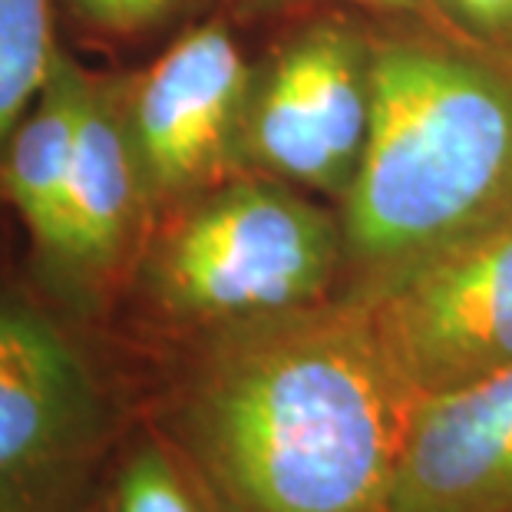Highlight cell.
<instances>
[{
    "label": "cell",
    "mask_w": 512,
    "mask_h": 512,
    "mask_svg": "<svg viewBox=\"0 0 512 512\" xmlns=\"http://www.w3.org/2000/svg\"><path fill=\"white\" fill-rule=\"evenodd\" d=\"M143 410L225 512H387L417 397L364 301L133 351Z\"/></svg>",
    "instance_id": "6da1fadb"
},
{
    "label": "cell",
    "mask_w": 512,
    "mask_h": 512,
    "mask_svg": "<svg viewBox=\"0 0 512 512\" xmlns=\"http://www.w3.org/2000/svg\"><path fill=\"white\" fill-rule=\"evenodd\" d=\"M123 119L152 222L242 169L252 60L222 17L185 27L143 70L119 73Z\"/></svg>",
    "instance_id": "8992f818"
},
{
    "label": "cell",
    "mask_w": 512,
    "mask_h": 512,
    "mask_svg": "<svg viewBox=\"0 0 512 512\" xmlns=\"http://www.w3.org/2000/svg\"><path fill=\"white\" fill-rule=\"evenodd\" d=\"M83 512H225L182 446L139 410L96 479Z\"/></svg>",
    "instance_id": "8fae6325"
},
{
    "label": "cell",
    "mask_w": 512,
    "mask_h": 512,
    "mask_svg": "<svg viewBox=\"0 0 512 512\" xmlns=\"http://www.w3.org/2000/svg\"><path fill=\"white\" fill-rule=\"evenodd\" d=\"M341 285V212L298 185L238 172L152 222L110 331L129 351H152L311 308Z\"/></svg>",
    "instance_id": "3957f363"
},
{
    "label": "cell",
    "mask_w": 512,
    "mask_h": 512,
    "mask_svg": "<svg viewBox=\"0 0 512 512\" xmlns=\"http://www.w3.org/2000/svg\"><path fill=\"white\" fill-rule=\"evenodd\" d=\"M387 512H512V367L417 400Z\"/></svg>",
    "instance_id": "9c48e42d"
},
{
    "label": "cell",
    "mask_w": 512,
    "mask_h": 512,
    "mask_svg": "<svg viewBox=\"0 0 512 512\" xmlns=\"http://www.w3.org/2000/svg\"><path fill=\"white\" fill-rule=\"evenodd\" d=\"M374 113V27L344 10L291 27L252 60L242 169L337 205L361 169Z\"/></svg>",
    "instance_id": "5b68a950"
},
{
    "label": "cell",
    "mask_w": 512,
    "mask_h": 512,
    "mask_svg": "<svg viewBox=\"0 0 512 512\" xmlns=\"http://www.w3.org/2000/svg\"><path fill=\"white\" fill-rule=\"evenodd\" d=\"M374 113L337 205L341 298L374 301L512 215V67L450 27L374 17Z\"/></svg>",
    "instance_id": "7a4b0ae2"
},
{
    "label": "cell",
    "mask_w": 512,
    "mask_h": 512,
    "mask_svg": "<svg viewBox=\"0 0 512 512\" xmlns=\"http://www.w3.org/2000/svg\"><path fill=\"white\" fill-rule=\"evenodd\" d=\"M53 0H0V156L57 60Z\"/></svg>",
    "instance_id": "7c38bea8"
},
{
    "label": "cell",
    "mask_w": 512,
    "mask_h": 512,
    "mask_svg": "<svg viewBox=\"0 0 512 512\" xmlns=\"http://www.w3.org/2000/svg\"><path fill=\"white\" fill-rule=\"evenodd\" d=\"M367 308L417 400L503 374L512 367V215L423 261Z\"/></svg>",
    "instance_id": "ba28073f"
},
{
    "label": "cell",
    "mask_w": 512,
    "mask_h": 512,
    "mask_svg": "<svg viewBox=\"0 0 512 512\" xmlns=\"http://www.w3.org/2000/svg\"><path fill=\"white\" fill-rule=\"evenodd\" d=\"M225 4H228V14L238 20L285 17V14H298V10H311V7L347 4V7L367 10L370 17H410V20H427V24L450 27L433 0H225Z\"/></svg>",
    "instance_id": "9a60e30c"
},
{
    "label": "cell",
    "mask_w": 512,
    "mask_h": 512,
    "mask_svg": "<svg viewBox=\"0 0 512 512\" xmlns=\"http://www.w3.org/2000/svg\"><path fill=\"white\" fill-rule=\"evenodd\" d=\"M93 70L83 67L70 50H57L47 86L37 103L20 119L17 133L0 156V202L14 212V219L34 242L53 219L60 195L73 172L76 143L90 93Z\"/></svg>",
    "instance_id": "30bf717a"
},
{
    "label": "cell",
    "mask_w": 512,
    "mask_h": 512,
    "mask_svg": "<svg viewBox=\"0 0 512 512\" xmlns=\"http://www.w3.org/2000/svg\"><path fill=\"white\" fill-rule=\"evenodd\" d=\"M139 410L133 351L0 271V512H83Z\"/></svg>",
    "instance_id": "277c9868"
},
{
    "label": "cell",
    "mask_w": 512,
    "mask_h": 512,
    "mask_svg": "<svg viewBox=\"0 0 512 512\" xmlns=\"http://www.w3.org/2000/svg\"><path fill=\"white\" fill-rule=\"evenodd\" d=\"M149 228L123 119V80L93 70L67 189L47 232L27 242L20 271L70 318L110 331Z\"/></svg>",
    "instance_id": "52a82bcc"
},
{
    "label": "cell",
    "mask_w": 512,
    "mask_h": 512,
    "mask_svg": "<svg viewBox=\"0 0 512 512\" xmlns=\"http://www.w3.org/2000/svg\"><path fill=\"white\" fill-rule=\"evenodd\" d=\"M73 27L100 43H136L192 10L195 0H60Z\"/></svg>",
    "instance_id": "4fadbf2b"
},
{
    "label": "cell",
    "mask_w": 512,
    "mask_h": 512,
    "mask_svg": "<svg viewBox=\"0 0 512 512\" xmlns=\"http://www.w3.org/2000/svg\"><path fill=\"white\" fill-rule=\"evenodd\" d=\"M456 34L512 67V0H433Z\"/></svg>",
    "instance_id": "5bb4252c"
}]
</instances>
